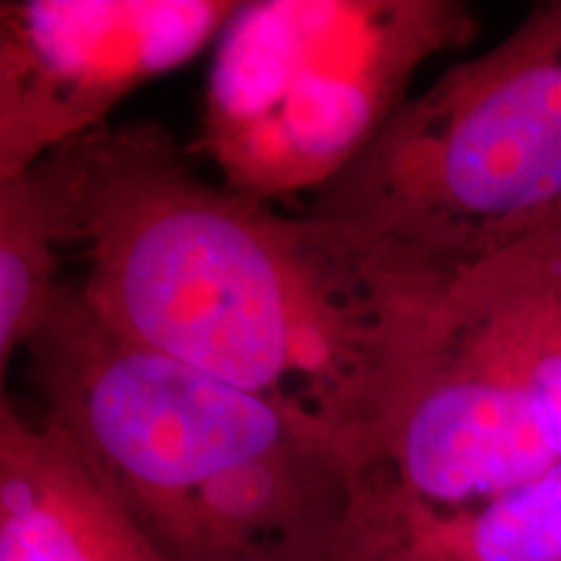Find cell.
Here are the masks:
<instances>
[{
  "label": "cell",
  "instance_id": "cell-1",
  "mask_svg": "<svg viewBox=\"0 0 561 561\" xmlns=\"http://www.w3.org/2000/svg\"><path fill=\"white\" fill-rule=\"evenodd\" d=\"M34 167L112 331L320 421L354 455L380 331L362 244L198 178L159 123L102 125Z\"/></svg>",
  "mask_w": 561,
  "mask_h": 561
},
{
  "label": "cell",
  "instance_id": "cell-2",
  "mask_svg": "<svg viewBox=\"0 0 561 561\" xmlns=\"http://www.w3.org/2000/svg\"><path fill=\"white\" fill-rule=\"evenodd\" d=\"M42 416L164 561H339L369 476L305 413L140 348L62 284L26 343Z\"/></svg>",
  "mask_w": 561,
  "mask_h": 561
},
{
  "label": "cell",
  "instance_id": "cell-3",
  "mask_svg": "<svg viewBox=\"0 0 561 561\" xmlns=\"http://www.w3.org/2000/svg\"><path fill=\"white\" fill-rule=\"evenodd\" d=\"M310 219L396 263L455 271L561 224V0L398 107Z\"/></svg>",
  "mask_w": 561,
  "mask_h": 561
},
{
  "label": "cell",
  "instance_id": "cell-4",
  "mask_svg": "<svg viewBox=\"0 0 561 561\" xmlns=\"http://www.w3.org/2000/svg\"><path fill=\"white\" fill-rule=\"evenodd\" d=\"M458 0H255L214 42L191 151L271 203L346 172L434 55L473 37Z\"/></svg>",
  "mask_w": 561,
  "mask_h": 561
},
{
  "label": "cell",
  "instance_id": "cell-5",
  "mask_svg": "<svg viewBox=\"0 0 561 561\" xmlns=\"http://www.w3.org/2000/svg\"><path fill=\"white\" fill-rule=\"evenodd\" d=\"M234 0H3L0 182L107 125L133 91L219 39Z\"/></svg>",
  "mask_w": 561,
  "mask_h": 561
},
{
  "label": "cell",
  "instance_id": "cell-6",
  "mask_svg": "<svg viewBox=\"0 0 561 561\" xmlns=\"http://www.w3.org/2000/svg\"><path fill=\"white\" fill-rule=\"evenodd\" d=\"M0 561H164L53 421L0 403Z\"/></svg>",
  "mask_w": 561,
  "mask_h": 561
},
{
  "label": "cell",
  "instance_id": "cell-7",
  "mask_svg": "<svg viewBox=\"0 0 561 561\" xmlns=\"http://www.w3.org/2000/svg\"><path fill=\"white\" fill-rule=\"evenodd\" d=\"M377 483L403 536L426 561H561V462L455 510L426 507Z\"/></svg>",
  "mask_w": 561,
  "mask_h": 561
},
{
  "label": "cell",
  "instance_id": "cell-8",
  "mask_svg": "<svg viewBox=\"0 0 561 561\" xmlns=\"http://www.w3.org/2000/svg\"><path fill=\"white\" fill-rule=\"evenodd\" d=\"M60 227L37 167L0 182V369L34 339L62 289Z\"/></svg>",
  "mask_w": 561,
  "mask_h": 561
},
{
  "label": "cell",
  "instance_id": "cell-9",
  "mask_svg": "<svg viewBox=\"0 0 561 561\" xmlns=\"http://www.w3.org/2000/svg\"><path fill=\"white\" fill-rule=\"evenodd\" d=\"M339 561H426L403 536L388 496L375 479L367 481L359 515Z\"/></svg>",
  "mask_w": 561,
  "mask_h": 561
}]
</instances>
